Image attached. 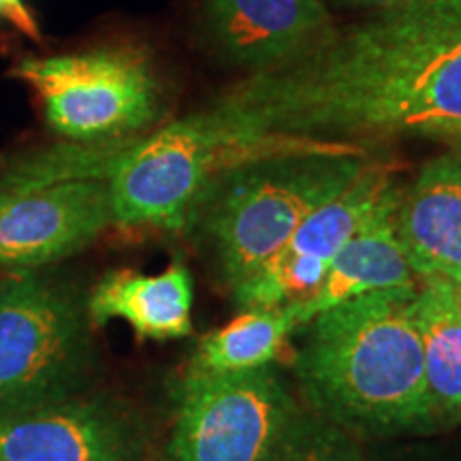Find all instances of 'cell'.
<instances>
[{
    "label": "cell",
    "instance_id": "6da1fadb",
    "mask_svg": "<svg viewBox=\"0 0 461 461\" xmlns=\"http://www.w3.org/2000/svg\"><path fill=\"white\" fill-rule=\"evenodd\" d=\"M199 118L221 171L291 154H366L338 137L461 135L457 7L411 0L322 32L235 84Z\"/></svg>",
    "mask_w": 461,
    "mask_h": 461
},
{
    "label": "cell",
    "instance_id": "7a4b0ae2",
    "mask_svg": "<svg viewBox=\"0 0 461 461\" xmlns=\"http://www.w3.org/2000/svg\"><path fill=\"white\" fill-rule=\"evenodd\" d=\"M414 297L417 286L366 293L293 330V370L308 411L357 440L434 428Z\"/></svg>",
    "mask_w": 461,
    "mask_h": 461
},
{
    "label": "cell",
    "instance_id": "3957f363",
    "mask_svg": "<svg viewBox=\"0 0 461 461\" xmlns=\"http://www.w3.org/2000/svg\"><path fill=\"white\" fill-rule=\"evenodd\" d=\"M366 167L361 154H291L212 177L194 212L203 207L230 286L282 250L305 218L344 193Z\"/></svg>",
    "mask_w": 461,
    "mask_h": 461
},
{
    "label": "cell",
    "instance_id": "277c9868",
    "mask_svg": "<svg viewBox=\"0 0 461 461\" xmlns=\"http://www.w3.org/2000/svg\"><path fill=\"white\" fill-rule=\"evenodd\" d=\"M88 302L34 269L0 278V417L86 393L95 374Z\"/></svg>",
    "mask_w": 461,
    "mask_h": 461
},
{
    "label": "cell",
    "instance_id": "5b68a950",
    "mask_svg": "<svg viewBox=\"0 0 461 461\" xmlns=\"http://www.w3.org/2000/svg\"><path fill=\"white\" fill-rule=\"evenodd\" d=\"M14 75L41 96L51 129L73 141H109L157 113V79L137 50L26 58Z\"/></svg>",
    "mask_w": 461,
    "mask_h": 461
},
{
    "label": "cell",
    "instance_id": "8992f818",
    "mask_svg": "<svg viewBox=\"0 0 461 461\" xmlns=\"http://www.w3.org/2000/svg\"><path fill=\"white\" fill-rule=\"evenodd\" d=\"M299 406L267 366L244 372L190 367L177 395L176 461H267Z\"/></svg>",
    "mask_w": 461,
    "mask_h": 461
},
{
    "label": "cell",
    "instance_id": "52a82bcc",
    "mask_svg": "<svg viewBox=\"0 0 461 461\" xmlns=\"http://www.w3.org/2000/svg\"><path fill=\"white\" fill-rule=\"evenodd\" d=\"M221 171L212 132L197 115L122 149L109 173L113 222L180 229Z\"/></svg>",
    "mask_w": 461,
    "mask_h": 461
},
{
    "label": "cell",
    "instance_id": "ba28073f",
    "mask_svg": "<svg viewBox=\"0 0 461 461\" xmlns=\"http://www.w3.org/2000/svg\"><path fill=\"white\" fill-rule=\"evenodd\" d=\"M393 169L367 165L330 203L302 222L282 250L233 286L248 310H276L308 302L319 291L333 257L395 193Z\"/></svg>",
    "mask_w": 461,
    "mask_h": 461
},
{
    "label": "cell",
    "instance_id": "9c48e42d",
    "mask_svg": "<svg viewBox=\"0 0 461 461\" xmlns=\"http://www.w3.org/2000/svg\"><path fill=\"white\" fill-rule=\"evenodd\" d=\"M113 222L109 182H0V265L39 269L71 257Z\"/></svg>",
    "mask_w": 461,
    "mask_h": 461
},
{
    "label": "cell",
    "instance_id": "30bf717a",
    "mask_svg": "<svg viewBox=\"0 0 461 461\" xmlns=\"http://www.w3.org/2000/svg\"><path fill=\"white\" fill-rule=\"evenodd\" d=\"M146 428L109 397H73L0 417V461H140Z\"/></svg>",
    "mask_w": 461,
    "mask_h": 461
},
{
    "label": "cell",
    "instance_id": "8fae6325",
    "mask_svg": "<svg viewBox=\"0 0 461 461\" xmlns=\"http://www.w3.org/2000/svg\"><path fill=\"white\" fill-rule=\"evenodd\" d=\"M207 22L229 62L258 71L321 37L330 14L321 0H207Z\"/></svg>",
    "mask_w": 461,
    "mask_h": 461
},
{
    "label": "cell",
    "instance_id": "7c38bea8",
    "mask_svg": "<svg viewBox=\"0 0 461 461\" xmlns=\"http://www.w3.org/2000/svg\"><path fill=\"white\" fill-rule=\"evenodd\" d=\"M397 238L419 278L461 280V154L420 169L397 207Z\"/></svg>",
    "mask_w": 461,
    "mask_h": 461
},
{
    "label": "cell",
    "instance_id": "4fadbf2b",
    "mask_svg": "<svg viewBox=\"0 0 461 461\" xmlns=\"http://www.w3.org/2000/svg\"><path fill=\"white\" fill-rule=\"evenodd\" d=\"M402 193L395 190L378 207V212L342 246L333 257L325 280L308 302L288 305L295 330L314 314L333 305L348 302L366 293L389 291V288L417 286L414 272L403 255L397 238V207Z\"/></svg>",
    "mask_w": 461,
    "mask_h": 461
},
{
    "label": "cell",
    "instance_id": "5bb4252c",
    "mask_svg": "<svg viewBox=\"0 0 461 461\" xmlns=\"http://www.w3.org/2000/svg\"><path fill=\"white\" fill-rule=\"evenodd\" d=\"M193 278L184 263L173 261L163 274L143 276L115 269L101 278L88 297L92 325L124 319L140 338L171 339L193 331Z\"/></svg>",
    "mask_w": 461,
    "mask_h": 461
},
{
    "label": "cell",
    "instance_id": "9a60e30c",
    "mask_svg": "<svg viewBox=\"0 0 461 461\" xmlns=\"http://www.w3.org/2000/svg\"><path fill=\"white\" fill-rule=\"evenodd\" d=\"M414 325L436 419L461 420V303L455 282L440 276L420 278Z\"/></svg>",
    "mask_w": 461,
    "mask_h": 461
},
{
    "label": "cell",
    "instance_id": "2e32d148",
    "mask_svg": "<svg viewBox=\"0 0 461 461\" xmlns=\"http://www.w3.org/2000/svg\"><path fill=\"white\" fill-rule=\"evenodd\" d=\"M295 330L286 308L246 310L222 330L201 339L193 367L205 372H244L272 363Z\"/></svg>",
    "mask_w": 461,
    "mask_h": 461
},
{
    "label": "cell",
    "instance_id": "e0dca14e",
    "mask_svg": "<svg viewBox=\"0 0 461 461\" xmlns=\"http://www.w3.org/2000/svg\"><path fill=\"white\" fill-rule=\"evenodd\" d=\"M267 461H363V453L348 431L299 408Z\"/></svg>",
    "mask_w": 461,
    "mask_h": 461
},
{
    "label": "cell",
    "instance_id": "ac0fdd59",
    "mask_svg": "<svg viewBox=\"0 0 461 461\" xmlns=\"http://www.w3.org/2000/svg\"><path fill=\"white\" fill-rule=\"evenodd\" d=\"M0 17H7L11 24H15L20 31L37 37V24L32 22L22 0H0Z\"/></svg>",
    "mask_w": 461,
    "mask_h": 461
},
{
    "label": "cell",
    "instance_id": "d6986e66",
    "mask_svg": "<svg viewBox=\"0 0 461 461\" xmlns=\"http://www.w3.org/2000/svg\"><path fill=\"white\" fill-rule=\"evenodd\" d=\"M355 5H378V7H393V5L411 3V0H348Z\"/></svg>",
    "mask_w": 461,
    "mask_h": 461
},
{
    "label": "cell",
    "instance_id": "ffe728a7",
    "mask_svg": "<svg viewBox=\"0 0 461 461\" xmlns=\"http://www.w3.org/2000/svg\"><path fill=\"white\" fill-rule=\"evenodd\" d=\"M455 288H457V297H459V303H461V280L455 282Z\"/></svg>",
    "mask_w": 461,
    "mask_h": 461
},
{
    "label": "cell",
    "instance_id": "44dd1931",
    "mask_svg": "<svg viewBox=\"0 0 461 461\" xmlns=\"http://www.w3.org/2000/svg\"><path fill=\"white\" fill-rule=\"evenodd\" d=\"M149 461H176L173 457H160V459H149Z\"/></svg>",
    "mask_w": 461,
    "mask_h": 461
}]
</instances>
